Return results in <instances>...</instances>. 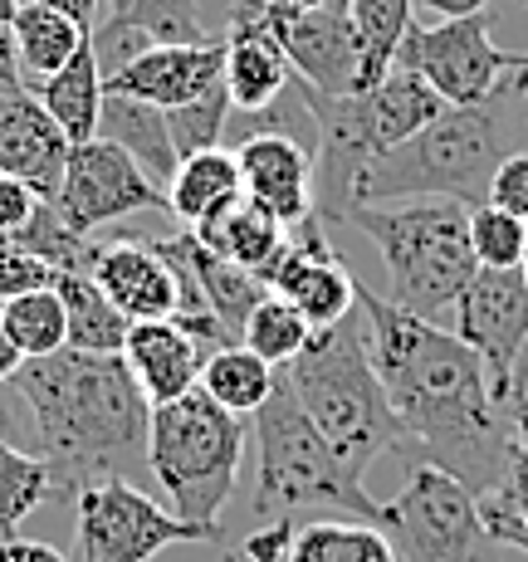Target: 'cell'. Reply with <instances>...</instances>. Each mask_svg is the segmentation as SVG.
Segmentation results:
<instances>
[{
  "instance_id": "39",
  "label": "cell",
  "mask_w": 528,
  "mask_h": 562,
  "mask_svg": "<svg viewBox=\"0 0 528 562\" xmlns=\"http://www.w3.org/2000/svg\"><path fill=\"white\" fill-rule=\"evenodd\" d=\"M45 284H54V269L45 259H35L30 250H20V245L0 240V304L30 294V289H45Z\"/></svg>"
},
{
  "instance_id": "29",
  "label": "cell",
  "mask_w": 528,
  "mask_h": 562,
  "mask_svg": "<svg viewBox=\"0 0 528 562\" xmlns=\"http://www.w3.org/2000/svg\"><path fill=\"white\" fill-rule=\"evenodd\" d=\"M348 10L358 30V89L352 93H362L392 74L396 45L412 25V0H348Z\"/></svg>"
},
{
  "instance_id": "53",
  "label": "cell",
  "mask_w": 528,
  "mask_h": 562,
  "mask_svg": "<svg viewBox=\"0 0 528 562\" xmlns=\"http://www.w3.org/2000/svg\"><path fill=\"white\" fill-rule=\"evenodd\" d=\"M269 5H284V10H308V5H323V0H269Z\"/></svg>"
},
{
  "instance_id": "27",
  "label": "cell",
  "mask_w": 528,
  "mask_h": 562,
  "mask_svg": "<svg viewBox=\"0 0 528 562\" xmlns=\"http://www.w3.org/2000/svg\"><path fill=\"white\" fill-rule=\"evenodd\" d=\"M201 392L211 396L215 406H225L231 416H255L269 392L279 386V372L265 358H255L245 342H231V348H215L206 362H201Z\"/></svg>"
},
{
  "instance_id": "47",
  "label": "cell",
  "mask_w": 528,
  "mask_h": 562,
  "mask_svg": "<svg viewBox=\"0 0 528 562\" xmlns=\"http://www.w3.org/2000/svg\"><path fill=\"white\" fill-rule=\"evenodd\" d=\"M499 494H504V499H509V509H514V514H519L524 524H528V456L514 460V470H509V480L499 484Z\"/></svg>"
},
{
  "instance_id": "17",
  "label": "cell",
  "mask_w": 528,
  "mask_h": 562,
  "mask_svg": "<svg viewBox=\"0 0 528 562\" xmlns=\"http://www.w3.org/2000/svg\"><path fill=\"white\" fill-rule=\"evenodd\" d=\"M240 187L274 221L299 225L314 215V143L289 133H250L235 143Z\"/></svg>"
},
{
  "instance_id": "13",
  "label": "cell",
  "mask_w": 528,
  "mask_h": 562,
  "mask_svg": "<svg viewBox=\"0 0 528 562\" xmlns=\"http://www.w3.org/2000/svg\"><path fill=\"white\" fill-rule=\"evenodd\" d=\"M260 284L269 294L289 299L314 328H333L358 308V279L328 245V225L318 215L289 225V240L269 265L260 269Z\"/></svg>"
},
{
  "instance_id": "16",
  "label": "cell",
  "mask_w": 528,
  "mask_h": 562,
  "mask_svg": "<svg viewBox=\"0 0 528 562\" xmlns=\"http://www.w3.org/2000/svg\"><path fill=\"white\" fill-rule=\"evenodd\" d=\"M225 79V45L221 40H196V45H147L137 59H127L117 74L103 79V93L153 103L161 113L196 103Z\"/></svg>"
},
{
  "instance_id": "49",
  "label": "cell",
  "mask_w": 528,
  "mask_h": 562,
  "mask_svg": "<svg viewBox=\"0 0 528 562\" xmlns=\"http://www.w3.org/2000/svg\"><path fill=\"white\" fill-rule=\"evenodd\" d=\"M416 5L440 20H460V15H475V10H490V0H416Z\"/></svg>"
},
{
  "instance_id": "42",
  "label": "cell",
  "mask_w": 528,
  "mask_h": 562,
  "mask_svg": "<svg viewBox=\"0 0 528 562\" xmlns=\"http://www.w3.org/2000/svg\"><path fill=\"white\" fill-rule=\"evenodd\" d=\"M289 548H294V518H265L240 543L235 562H289Z\"/></svg>"
},
{
  "instance_id": "26",
  "label": "cell",
  "mask_w": 528,
  "mask_h": 562,
  "mask_svg": "<svg viewBox=\"0 0 528 562\" xmlns=\"http://www.w3.org/2000/svg\"><path fill=\"white\" fill-rule=\"evenodd\" d=\"M83 40H89V30H79L69 15L49 10L45 0L20 5L15 20H10V49H15L20 79L25 83H40V79H49V74H59L64 64L79 54Z\"/></svg>"
},
{
  "instance_id": "3",
  "label": "cell",
  "mask_w": 528,
  "mask_h": 562,
  "mask_svg": "<svg viewBox=\"0 0 528 562\" xmlns=\"http://www.w3.org/2000/svg\"><path fill=\"white\" fill-rule=\"evenodd\" d=\"M314 117V215L323 225H342L352 205V181L372 157L406 143L446 113V99L412 69H396L362 93H318L289 79Z\"/></svg>"
},
{
  "instance_id": "50",
  "label": "cell",
  "mask_w": 528,
  "mask_h": 562,
  "mask_svg": "<svg viewBox=\"0 0 528 562\" xmlns=\"http://www.w3.org/2000/svg\"><path fill=\"white\" fill-rule=\"evenodd\" d=\"M20 367H25V352L10 342V328H5V318H0V382H15Z\"/></svg>"
},
{
  "instance_id": "15",
  "label": "cell",
  "mask_w": 528,
  "mask_h": 562,
  "mask_svg": "<svg viewBox=\"0 0 528 562\" xmlns=\"http://www.w3.org/2000/svg\"><path fill=\"white\" fill-rule=\"evenodd\" d=\"M260 15L274 30L299 83H308L318 93L358 89V30H352L348 0H323V5L308 10H284L260 0Z\"/></svg>"
},
{
  "instance_id": "7",
  "label": "cell",
  "mask_w": 528,
  "mask_h": 562,
  "mask_svg": "<svg viewBox=\"0 0 528 562\" xmlns=\"http://www.w3.org/2000/svg\"><path fill=\"white\" fill-rule=\"evenodd\" d=\"M504 157H509V147H504L490 108L484 103L446 108L436 123H426L406 143L386 147L382 157H372L358 171L352 205L416 201V196H450L460 205H480L490 201V181Z\"/></svg>"
},
{
  "instance_id": "38",
  "label": "cell",
  "mask_w": 528,
  "mask_h": 562,
  "mask_svg": "<svg viewBox=\"0 0 528 562\" xmlns=\"http://www.w3.org/2000/svg\"><path fill=\"white\" fill-rule=\"evenodd\" d=\"M484 108L499 123V137L509 153H528V54H514L509 69L499 74V83L490 89Z\"/></svg>"
},
{
  "instance_id": "51",
  "label": "cell",
  "mask_w": 528,
  "mask_h": 562,
  "mask_svg": "<svg viewBox=\"0 0 528 562\" xmlns=\"http://www.w3.org/2000/svg\"><path fill=\"white\" fill-rule=\"evenodd\" d=\"M20 79V64H15V49H10V30H0V93H10Z\"/></svg>"
},
{
  "instance_id": "20",
  "label": "cell",
  "mask_w": 528,
  "mask_h": 562,
  "mask_svg": "<svg viewBox=\"0 0 528 562\" xmlns=\"http://www.w3.org/2000/svg\"><path fill=\"white\" fill-rule=\"evenodd\" d=\"M93 284L108 294V304L127 323L171 318L181 308V279L157 240H113L99 250Z\"/></svg>"
},
{
  "instance_id": "34",
  "label": "cell",
  "mask_w": 528,
  "mask_h": 562,
  "mask_svg": "<svg viewBox=\"0 0 528 562\" xmlns=\"http://www.w3.org/2000/svg\"><path fill=\"white\" fill-rule=\"evenodd\" d=\"M45 499H54L49 464L35 450L0 446V538H10Z\"/></svg>"
},
{
  "instance_id": "24",
  "label": "cell",
  "mask_w": 528,
  "mask_h": 562,
  "mask_svg": "<svg viewBox=\"0 0 528 562\" xmlns=\"http://www.w3.org/2000/svg\"><path fill=\"white\" fill-rule=\"evenodd\" d=\"M187 231L196 235L206 250H215L221 259H231V265H240V269H250V274H260L289 240V225L274 221V215H269L265 205H255L250 196L225 205V211L211 215V221L187 225Z\"/></svg>"
},
{
  "instance_id": "12",
  "label": "cell",
  "mask_w": 528,
  "mask_h": 562,
  "mask_svg": "<svg viewBox=\"0 0 528 562\" xmlns=\"http://www.w3.org/2000/svg\"><path fill=\"white\" fill-rule=\"evenodd\" d=\"M54 211H59L64 225H74L79 235H93L113 221H127V215L167 211V191H161L117 143L89 137V143L69 147Z\"/></svg>"
},
{
  "instance_id": "52",
  "label": "cell",
  "mask_w": 528,
  "mask_h": 562,
  "mask_svg": "<svg viewBox=\"0 0 528 562\" xmlns=\"http://www.w3.org/2000/svg\"><path fill=\"white\" fill-rule=\"evenodd\" d=\"M20 0H0V30H10V20H15Z\"/></svg>"
},
{
  "instance_id": "35",
  "label": "cell",
  "mask_w": 528,
  "mask_h": 562,
  "mask_svg": "<svg viewBox=\"0 0 528 562\" xmlns=\"http://www.w3.org/2000/svg\"><path fill=\"white\" fill-rule=\"evenodd\" d=\"M108 20L143 30L153 45H196V40H206L196 0H108Z\"/></svg>"
},
{
  "instance_id": "37",
  "label": "cell",
  "mask_w": 528,
  "mask_h": 562,
  "mask_svg": "<svg viewBox=\"0 0 528 562\" xmlns=\"http://www.w3.org/2000/svg\"><path fill=\"white\" fill-rule=\"evenodd\" d=\"M231 113H235V108H231V93H225V79L215 83L211 93H201L196 103L171 108V113H167V127H171V147H177V157H191V153H206V147H221Z\"/></svg>"
},
{
  "instance_id": "32",
  "label": "cell",
  "mask_w": 528,
  "mask_h": 562,
  "mask_svg": "<svg viewBox=\"0 0 528 562\" xmlns=\"http://www.w3.org/2000/svg\"><path fill=\"white\" fill-rule=\"evenodd\" d=\"M314 323L304 318L289 299H279V294H265L260 304L250 308V318H245V328H240V342L255 352V358H265L269 367H289L299 358V352L308 348V338H314Z\"/></svg>"
},
{
  "instance_id": "28",
  "label": "cell",
  "mask_w": 528,
  "mask_h": 562,
  "mask_svg": "<svg viewBox=\"0 0 528 562\" xmlns=\"http://www.w3.org/2000/svg\"><path fill=\"white\" fill-rule=\"evenodd\" d=\"M54 289H59L64 318H69V348H79V352H123L133 323L108 304V294L93 284V274H54Z\"/></svg>"
},
{
  "instance_id": "43",
  "label": "cell",
  "mask_w": 528,
  "mask_h": 562,
  "mask_svg": "<svg viewBox=\"0 0 528 562\" xmlns=\"http://www.w3.org/2000/svg\"><path fill=\"white\" fill-rule=\"evenodd\" d=\"M499 406H504V416H509L519 450L528 456V342L519 348V358H514V367H509V382H504Z\"/></svg>"
},
{
  "instance_id": "41",
  "label": "cell",
  "mask_w": 528,
  "mask_h": 562,
  "mask_svg": "<svg viewBox=\"0 0 528 562\" xmlns=\"http://www.w3.org/2000/svg\"><path fill=\"white\" fill-rule=\"evenodd\" d=\"M480 518H484V528H490L494 543H499V548H514V553L528 558V524L509 509V499H504L499 490L480 494Z\"/></svg>"
},
{
  "instance_id": "11",
  "label": "cell",
  "mask_w": 528,
  "mask_h": 562,
  "mask_svg": "<svg viewBox=\"0 0 528 562\" xmlns=\"http://www.w3.org/2000/svg\"><path fill=\"white\" fill-rule=\"evenodd\" d=\"M494 15L475 10L460 20H440V25H406L402 45H396V69L422 74L430 89L440 93L450 108L484 103L490 89L499 83V74L509 69L514 54L494 45Z\"/></svg>"
},
{
  "instance_id": "58",
  "label": "cell",
  "mask_w": 528,
  "mask_h": 562,
  "mask_svg": "<svg viewBox=\"0 0 528 562\" xmlns=\"http://www.w3.org/2000/svg\"><path fill=\"white\" fill-rule=\"evenodd\" d=\"M231 562H235V558H231Z\"/></svg>"
},
{
  "instance_id": "1",
  "label": "cell",
  "mask_w": 528,
  "mask_h": 562,
  "mask_svg": "<svg viewBox=\"0 0 528 562\" xmlns=\"http://www.w3.org/2000/svg\"><path fill=\"white\" fill-rule=\"evenodd\" d=\"M358 308L368 323L372 367L396 416V456L406 470H446L475 499L499 490L524 450L504 406L494 402L480 352L450 328L412 318L368 289H358Z\"/></svg>"
},
{
  "instance_id": "56",
  "label": "cell",
  "mask_w": 528,
  "mask_h": 562,
  "mask_svg": "<svg viewBox=\"0 0 528 562\" xmlns=\"http://www.w3.org/2000/svg\"><path fill=\"white\" fill-rule=\"evenodd\" d=\"M0 446H5V440H0Z\"/></svg>"
},
{
  "instance_id": "40",
  "label": "cell",
  "mask_w": 528,
  "mask_h": 562,
  "mask_svg": "<svg viewBox=\"0 0 528 562\" xmlns=\"http://www.w3.org/2000/svg\"><path fill=\"white\" fill-rule=\"evenodd\" d=\"M490 205L528 221V153H509L490 181Z\"/></svg>"
},
{
  "instance_id": "45",
  "label": "cell",
  "mask_w": 528,
  "mask_h": 562,
  "mask_svg": "<svg viewBox=\"0 0 528 562\" xmlns=\"http://www.w3.org/2000/svg\"><path fill=\"white\" fill-rule=\"evenodd\" d=\"M35 211H40L35 191H30L20 177H5V171H0V240H10L15 231H25Z\"/></svg>"
},
{
  "instance_id": "33",
  "label": "cell",
  "mask_w": 528,
  "mask_h": 562,
  "mask_svg": "<svg viewBox=\"0 0 528 562\" xmlns=\"http://www.w3.org/2000/svg\"><path fill=\"white\" fill-rule=\"evenodd\" d=\"M0 318H5V328H10V342L25 352V362L69 348V318H64V299L54 284L10 299V304L0 308Z\"/></svg>"
},
{
  "instance_id": "10",
  "label": "cell",
  "mask_w": 528,
  "mask_h": 562,
  "mask_svg": "<svg viewBox=\"0 0 528 562\" xmlns=\"http://www.w3.org/2000/svg\"><path fill=\"white\" fill-rule=\"evenodd\" d=\"M79 553L74 562H153L177 543H221V528L187 524L127 480H99L74 499Z\"/></svg>"
},
{
  "instance_id": "36",
  "label": "cell",
  "mask_w": 528,
  "mask_h": 562,
  "mask_svg": "<svg viewBox=\"0 0 528 562\" xmlns=\"http://www.w3.org/2000/svg\"><path fill=\"white\" fill-rule=\"evenodd\" d=\"M470 250L480 269H524V221L499 205H470Z\"/></svg>"
},
{
  "instance_id": "6",
  "label": "cell",
  "mask_w": 528,
  "mask_h": 562,
  "mask_svg": "<svg viewBox=\"0 0 528 562\" xmlns=\"http://www.w3.org/2000/svg\"><path fill=\"white\" fill-rule=\"evenodd\" d=\"M255 518H294L304 509H338L348 518L382 528L386 504H377L362 490V474L348 470L342 456L328 446V436L308 420V411L294 402L289 382L269 392V402L255 411Z\"/></svg>"
},
{
  "instance_id": "8",
  "label": "cell",
  "mask_w": 528,
  "mask_h": 562,
  "mask_svg": "<svg viewBox=\"0 0 528 562\" xmlns=\"http://www.w3.org/2000/svg\"><path fill=\"white\" fill-rule=\"evenodd\" d=\"M245 460V416H231L206 392H187L153 406L147 426V470L167 490L171 514L201 528H221L225 504L235 499Z\"/></svg>"
},
{
  "instance_id": "44",
  "label": "cell",
  "mask_w": 528,
  "mask_h": 562,
  "mask_svg": "<svg viewBox=\"0 0 528 562\" xmlns=\"http://www.w3.org/2000/svg\"><path fill=\"white\" fill-rule=\"evenodd\" d=\"M0 440L20 450H35V420H30V406L15 382H0Z\"/></svg>"
},
{
  "instance_id": "46",
  "label": "cell",
  "mask_w": 528,
  "mask_h": 562,
  "mask_svg": "<svg viewBox=\"0 0 528 562\" xmlns=\"http://www.w3.org/2000/svg\"><path fill=\"white\" fill-rule=\"evenodd\" d=\"M0 562H69V558H64L59 548L40 543V538L10 533V538H0Z\"/></svg>"
},
{
  "instance_id": "54",
  "label": "cell",
  "mask_w": 528,
  "mask_h": 562,
  "mask_svg": "<svg viewBox=\"0 0 528 562\" xmlns=\"http://www.w3.org/2000/svg\"><path fill=\"white\" fill-rule=\"evenodd\" d=\"M524 265H528V221H524Z\"/></svg>"
},
{
  "instance_id": "19",
  "label": "cell",
  "mask_w": 528,
  "mask_h": 562,
  "mask_svg": "<svg viewBox=\"0 0 528 562\" xmlns=\"http://www.w3.org/2000/svg\"><path fill=\"white\" fill-rule=\"evenodd\" d=\"M225 93H231L235 113H265L289 93V69L284 49H279L274 30L265 25L260 0H231L225 15Z\"/></svg>"
},
{
  "instance_id": "30",
  "label": "cell",
  "mask_w": 528,
  "mask_h": 562,
  "mask_svg": "<svg viewBox=\"0 0 528 562\" xmlns=\"http://www.w3.org/2000/svg\"><path fill=\"white\" fill-rule=\"evenodd\" d=\"M289 562H396V558L377 524H362V518H318V524L294 528Z\"/></svg>"
},
{
  "instance_id": "21",
  "label": "cell",
  "mask_w": 528,
  "mask_h": 562,
  "mask_svg": "<svg viewBox=\"0 0 528 562\" xmlns=\"http://www.w3.org/2000/svg\"><path fill=\"white\" fill-rule=\"evenodd\" d=\"M211 352L181 328L177 318H147V323H133L127 328V342H123V362L133 372V382L143 386V396L153 406H167L177 396L196 392L201 382V362Z\"/></svg>"
},
{
  "instance_id": "55",
  "label": "cell",
  "mask_w": 528,
  "mask_h": 562,
  "mask_svg": "<svg viewBox=\"0 0 528 562\" xmlns=\"http://www.w3.org/2000/svg\"><path fill=\"white\" fill-rule=\"evenodd\" d=\"M524 279H528V265H524Z\"/></svg>"
},
{
  "instance_id": "4",
  "label": "cell",
  "mask_w": 528,
  "mask_h": 562,
  "mask_svg": "<svg viewBox=\"0 0 528 562\" xmlns=\"http://www.w3.org/2000/svg\"><path fill=\"white\" fill-rule=\"evenodd\" d=\"M342 225L362 231L386 265V299L412 318L450 328L456 299L475 279V250H470V205L450 196L416 201H368L352 205Z\"/></svg>"
},
{
  "instance_id": "9",
  "label": "cell",
  "mask_w": 528,
  "mask_h": 562,
  "mask_svg": "<svg viewBox=\"0 0 528 562\" xmlns=\"http://www.w3.org/2000/svg\"><path fill=\"white\" fill-rule=\"evenodd\" d=\"M382 533L396 562H499V543L480 518V499L430 464H412L396 499H386Z\"/></svg>"
},
{
  "instance_id": "25",
  "label": "cell",
  "mask_w": 528,
  "mask_h": 562,
  "mask_svg": "<svg viewBox=\"0 0 528 562\" xmlns=\"http://www.w3.org/2000/svg\"><path fill=\"white\" fill-rule=\"evenodd\" d=\"M245 196L240 187V161L231 147H206L177 161V177L167 181V211L181 225H201L211 215H221L225 205Z\"/></svg>"
},
{
  "instance_id": "57",
  "label": "cell",
  "mask_w": 528,
  "mask_h": 562,
  "mask_svg": "<svg viewBox=\"0 0 528 562\" xmlns=\"http://www.w3.org/2000/svg\"><path fill=\"white\" fill-rule=\"evenodd\" d=\"M524 5H528V0H524Z\"/></svg>"
},
{
  "instance_id": "5",
  "label": "cell",
  "mask_w": 528,
  "mask_h": 562,
  "mask_svg": "<svg viewBox=\"0 0 528 562\" xmlns=\"http://www.w3.org/2000/svg\"><path fill=\"white\" fill-rule=\"evenodd\" d=\"M284 382L348 470L362 474L372 460L396 456V416L372 367L362 308L333 328H318L308 348L284 367Z\"/></svg>"
},
{
  "instance_id": "31",
  "label": "cell",
  "mask_w": 528,
  "mask_h": 562,
  "mask_svg": "<svg viewBox=\"0 0 528 562\" xmlns=\"http://www.w3.org/2000/svg\"><path fill=\"white\" fill-rule=\"evenodd\" d=\"M10 245L30 250L35 259H45L54 274H93L103 245L93 235H79L74 225H64V215L54 211V201H40V211L30 215L25 231L10 235Z\"/></svg>"
},
{
  "instance_id": "23",
  "label": "cell",
  "mask_w": 528,
  "mask_h": 562,
  "mask_svg": "<svg viewBox=\"0 0 528 562\" xmlns=\"http://www.w3.org/2000/svg\"><path fill=\"white\" fill-rule=\"evenodd\" d=\"M35 99L49 108V117L59 123V133L69 137L74 147L99 137V113H103V69H99V54H93V40H83L79 54L64 64L59 74L49 79L30 83Z\"/></svg>"
},
{
  "instance_id": "14",
  "label": "cell",
  "mask_w": 528,
  "mask_h": 562,
  "mask_svg": "<svg viewBox=\"0 0 528 562\" xmlns=\"http://www.w3.org/2000/svg\"><path fill=\"white\" fill-rule=\"evenodd\" d=\"M450 333L480 352L494 402L504 396L509 367L528 342V279L524 269H475L465 294L456 299Z\"/></svg>"
},
{
  "instance_id": "48",
  "label": "cell",
  "mask_w": 528,
  "mask_h": 562,
  "mask_svg": "<svg viewBox=\"0 0 528 562\" xmlns=\"http://www.w3.org/2000/svg\"><path fill=\"white\" fill-rule=\"evenodd\" d=\"M49 10H59V15H69L79 30H93L99 25V5L103 0H45Z\"/></svg>"
},
{
  "instance_id": "2",
  "label": "cell",
  "mask_w": 528,
  "mask_h": 562,
  "mask_svg": "<svg viewBox=\"0 0 528 562\" xmlns=\"http://www.w3.org/2000/svg\"><path fill=\"white\" fill-rule=\"evenodd\" d=\"M15 386L35 420V450L49 464L54 499H79L99 480H127L147 464L153 402L133 382L123 352L59 348L30 358Z\"/></svg>"
},
{
  "instance_id": "22",
  "label": "cell",
  "mask_w": 528,
  "mask_h": 562,
  "mask_svg": "<svg viewBox=\"0 0 528 562\" xmlns=\"http://www.w3.org/2000/svg\"><path fill=\"white\" fill-rule=\"evenodd\" d=\"M99 137L117 143L147 177L167 191V181L177 177V147H171V127H167V113L153 103H137V99H123V93H103V113H99Z\"/></svg>"
},
{
  "instance_id": "18",
  "label": "cell",
  "mask_w": 528,
  "mask_h": 562,
  "mask_svg": "<svg viewBox=\"0 0 528 562\" xmlns=\"http://www.w3.org/2000/svg\"><path fill=\"white\" fill-rule=\"evenodd\" d=\"M69 147L74 143L59 133V123L35 99L30 83H15L10 93H0V171L5 177H20L40 201H54Z\"/></svg>"
}]
</instances>
